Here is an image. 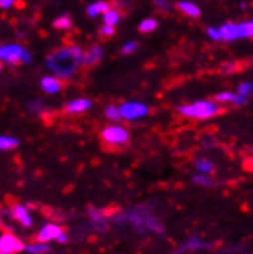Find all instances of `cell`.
<instances>
[{"label": "cell", "instance_id": "obj_1", "mask_svg": "<svg viewBox=\"0 0 253 254\" xmlns=\"http://www.w3.org/2000/svg\"><path fill=\"white\" fill-rule=\"evenodd\" d=\"M83 51L79 45H66L54 49L46 57V66L59 80H69L82 69Z\"/></svg>", "mask_w": 253, "mask_h": 254}, {"label": "cell", "instance_id": "obj_2", "mask_svg": "<svg viewBox=\"0 0 253 254\" xmlns=\"http://www.w3.org/2000/svg\"><path fill=\"white\" fill-rule=\"evenodd\" d=\"M114 221L117 224H131L137 231L144 233V231H155V233H163V227L158 222L157 217L151 213L149 207L140 205L137 208H132L129 211H124L121 214L114 216Z\"/></svg>", "mask_w": 253, "mask_h": 254}, {"label": "cell", "instance_id": "obj_3", "mask_svg": "<svg viewBox=\"0 0 253 254\" xmlns=\"http://www.w3.org/2000/svg\"><path fill=\"white\" fill-rule=\"evenodd\" d=\"M179 114H183L187 118L192 120H207V118H213L220 114H224L226 109L223 106H220L216 101L212 100H201L192 104H184L178 107Z\"/></svg>", "mask_w": 253, "mask_h": 254}, {"label": "cell", "instance_id": "obj_4", "mask_svg": "<svg viewBox=\"0 0 253 254\" xmlns=\"http://www.w3.org/2000/svg\"><path fill=\"white\" fill-rule=\"evenodd\" d=\"M101 142L106 149H111L114 152L123 150L124 147H128V144L131 141V135L128 132V129L123 126H117V124H111L106 126L101 130Z\"/></svg>", "mask_w": 253, "mask_h": 254}, {"label": "cell", "instance_id": "obj_5", "mask_svg": "<svg viewBox=\"0 0 253 254\" xmlns=\"http://www.w3.org/2000/svg\"><path fill=\"white\" fill-rule=\"evenodd\" d=\"M0 59L17 64V63L28 62L29 54L19 45H8V46H0Z\"/></svg>", "mask_w": 253, "mask_h": 254}, {"label": "cell", "instance_id": "obj_6", "mask_svg": "<svg viewBox=\"0 0 253 254\" xmlns=\"http://www.w3.org/2000/svg\"><path fill=\"white\" fill-rule=\"evenodd\" d=\"M25 250V244L12 233L0 236V254H17Z\"/></svg>", "mask_w": 253, "mask_h": 254}, {"label": "cell", "instance_id": "obj_7", "mask_svg": "<svg viewBox=\"0 0 253 254\" xmlns=\"http://www.w3.org/2000/svg\"><path fill=\"white\" fill-rule=\"evenodd\" d=\"M120 109V115L124 120H135L148 114V107L141 103H124Z\"/></svg>", "mask_w": 253, "mask_h": 254}, {"label": "cell", "instance_id": "obj_8", "mask_svg": "<svg viewBox=\"0 0 253 254\" xmlns=\"http://www.w3.org/2000/svg\"><path fill=\"white\" fill-rule=\"evenodd\" d=\"M103 59V48L98 46V45H94L91 46V49H89L86 54H83V63H82V67L89 70L95 67Z\"/></svg>", "mask_w": 253, "mask_h": 254}, {"label": "cell", "instance_id": "obj_9", "mask_svg": "<svg viewBox=\"0 0 253 254\" xmlns=\"http://www.w3.org/2000/svg\"><path fill=\"white\" fill-rule=\"evenodd\" d=\"M65 233L63 227L57 225V224H46L40 228L37 238H35V241L37 242H48V241H54L57 239L59 236Z\"/></svg>", "mask_w": 253, "mask_h": 254}, {"label": "cell", "instance_id": "obj_10", "mask_svg": "<svg viewBox=\"0 0 253 254\" xmlns=\"http://www.w3.org/2000/svg\"><path fill=\"white\" fill-rule=\"evenodd\" d=\"M87 213H89V219H91V224L97 230H100V231H106L107 230V227H109V216H107L103 210L89 207Z\"/></svg>", "mask_w": 253, "mask_h": 254}, {"label": "cell", "instance_id": "obj_11", "mask_svg": "<svg viewBox=\"0 0 253 254\" xmlns=\"http://www.w3.org/2000/svg\"><path fill=\"white\" fill-rule=\"evenodd\" d=\"M11 216L14 217V219H15L17 222L22 224V225L26 227V228H29V227L32 225L31 213H29V210H28L25 205H20V204L12 205V208H11Z\"/></svg>", "mask_w": 253, "mask_h": 254}, {"label": "cell", "instance_id": "obj_12", "mask_svg": "<svg viewBox=\"0 0 253 254\" xmlns=\"http://www.w3.org/2000/svg\"><path fill=\"white\" fill-rule=\"evenodd\" d=\"M92 106L91 100L89 98H79V100H74L68 103L65 107H63V112L65 114H69V115H74V114H82L84 111H87L89 107Z\"/></svg>", "mask_w": 253, "mask_h": 254}, {"label": "cell", "instance_id": "obj_13", "mask_svg": "<svg viewBox=\"0 0 253 254\" xmlns=\"http://www.w3.org/2000/svg\"><path fill=\"white\" fill-rule=\"evenodd\" d=\"M40 84H42V89L48 94H56V92H59V90L63 89V81L59 80L57 77H46V78L42 80Z\"/></svg>", "mask_w": 253, "mask_h": 254}, {"label": "cell", "instance_id": "obj_14", "mask_svg": "<svg viewBox=\"0 0 253 254\" xmlns=\"http://www.w3.org/2000/svg\"><path fill=\"white\" fill-rule=\"evenodd\" d=\"M220 39L221 40H235L238 39V25L237 23H224L220 29Z\"/></svg>", "mask_w": 253, "mask_h": 254}, {"label": "cell", "instance_id": "obj_15", "mask_svg": "<svg viewBox=\"0 0 253 254\" xmlns=\"http://www.w3.org/2000/svg\"><path fill=\"white\" fill-rule=\"evenodd\" d=\"M216 103H235V104H244L246 103V97H241V95H235L232 92H221V94H216L215 95V100Z\"/></svg>", "mask_w": 253, "mask_h": 254}, {"label": "cell", "instance_id": "obj_16", "mask_svg": "<svg viewBox=\"0 0 253 254\" xmlns=\"http://www.w3.org/2000/svg\"><path fill=\"white\" fill-rule=\"evenodd\" d=\"M206 247H209V245L206 242L200 241V239H190V241H187L186 244H183L181 247H179L175 251V254H181L184 251H193V250H200V248H206Z\"/></svg>", "mask_w": 253, "mask_h": 254}, {"label": "cell", "instance_id": "obj_17", "mask_svg": "<svg viewBox=\"0 0 253 254\" xmlns=\"http://www.w3.org/2000/svg\"><path fill=\"white\" fill-rule=\"evenodd\" d=\"M176 8L183 14L189 15V17H200V14H201L200 8H198L196 5H193V3H190V2H179L176 5Z\"/></svg>", "mask_w": 253, "mask_h": 254}, {"label": "cell", "instance_id": "obj_18", "mask_svg": "<svg viewBox=\"0 0 253 254\" xmlns=\"http://www.w3.org/2000/svg\"><path fill=\"white\" fill-rule=\"evenodd\" d=\"M120 19H121L120 9H117L115 6H112L109 11L104 12V19L103 20H104V25H107V26H115Z\"/></svg>", "mask_w": 253, "mask_h": 254}, {"label": "cell", "instance_id": "obj_19", "mask_svg": "<svg viewBox=\"0 0 253 254\" xmlns=\"http://www.w3.org/2000/svg\"><path fill=\"white\" fill-rule=\"evenodd\" d=\"M114 5L112 3H109V2H98V3H94V5H91L87 8V14L91 15V17H95V15H98V14H104L106 11H109L111 8H112Z\"/></svg>", "mask_w": 253, "mask_h": 254}, {"label": "cell", "instance_id": "obj_20", "mask_svg": "<svg viewBox=\"0 0 253 254\" xmlns=\"http://www.w3.org/2000/svg\"><path fill=\"white\" fill-rule=\"evenodd\" d=\"M25 250L29 254H43V253H49L51 247L46 242H32V244L25 245Z\"/></svg>", "mask_w": 253, "mask_h": 254}, {"label": "cell", "instance_id": "obj_21", "mask_svg": "<svg viewBox=\"0 0 253 254\" xmlns=\"http://www.w3.org/2000/svg\"><path fill=\"white\" fill-rule=\"evenodd\" d=\"M195 167L200 170V173H212L215 166H213V162L206 159V158H198L195 161Z\"/></svg>", "mask_w": 253, "mask_h": 254}, {"label": "cell", "instance_id": "obj_22", "mask_svg": "<svg viewBox=\"0 0 253 254\" xmlns=\"http://www.w3.org/2000/svg\"><path fill=\"white\" fill-rule=\"evenodd\" d=\"M19 146V139L12 136H0V150H12Z\"/></svg>", "mask_w": 253, "mask_h": 254}, {"label": "cell", "instance_id": "obj_23", "mask_svg": "<svg viewBox=\"0 0 253 254\" xmlns=\"http://www.w3.org/2000/svg\"><path fill=\"white\" fill-rule=\"evenodd\" d=\"M193 181L198 186H203V187H210L213 186V179L209 173H198L193 176Z\"/></svg>", "mask_w": 253, "mask_h": 254}, {"label": "cell", "instance_id": "obj_24", "mask_svg": "<svg viewBox=\"0 0 253 254\" xmlns=\"http://www.w3.org/2000/svg\"><path fill=\"white\" fill-rule=\"evenodd\" d=\"M157 26H158V22L155 19H146L138 25V31L143 34H148V32H152Z\"/></svg>", "mask_w": 253, "mask_h": 254}, {"label": "cell", "instance_id": "obj_25", "mask_svg": "<svg viewBox=\"0 0 253 254\" xmlns=\"http://www.w3.org/2000/svg\"><path fill=\"white\" fill-rule=\"evenodd\" d=\"M253 34V25L252 22H244L238 25V35L240 37H252Z\"/></svg>", "mask_w": 253, "mask_h": 254}, {"label": "cell", "instance_id": "obj_26", "mask_svg": "<svg viewBox=\"0 0 253 254\" xmlns=\"http://www.w3.org/2000/svg\"><path fill=\"white\" fill-rule=\"evenodd\" d=\"M106 117L112 120V121H120L121 120V115H120V109L115 107V106H107L106 111H104Z\"/></svg>", "mask_w": 253, "mask_h": 254}, {"label": "cell", "instance_id": "obj_27", "mask_svg": "<svg viewBox=\"0 0 253 254\" xmlns=\"http://www.w3.org/2000/svg\"><path fill=\"white\" fill-rule=\"evenodd\" d=\"M52 25L56 29H68L71 26V19L68 15H63V17H59V19L54 20Z\"/></svg>", "mask_w": 253, "mask_h": 254}, {"label": "cell", "instance_id": "obj_28", "mask_svg": "<svg viewBox=\"0 0 253 254\" xmlns=\"http://www.w3.org/2000/svg\"><path fill=\"white\" fill-rule=\"evenodd\" d=\"M114 34H115V29H114V26H107V25H103V26L100 28V37H101L103 40H107L109 37H112Z\"/></svg>", "mask_w": 253, "mask_h": 254}, {"label": "cell", "instance_id": "obj_29", "mask_svg": "<svg viewBox=\"0 0 253 254\" xmlns=\"http://www.w3.org/2000/svg\"><path fill=\"white\" fill-rule=\"evenodd\" d=\"M250 90H252V86H250L249 83H243V84L238 87V94H240L241 97H246L247 94H250Z\"/></svg>", "mask_w": 253, "mask_h": 254}, {"label": "cell", "instance_id": "obj_30", "mask_svg": "<svg viewBox=\"0 0 253 254\" xmlns=\"http://www.w3.org/2000/svg\"><path fill=\"white\" fill-rule=\"evenodd\" d=\"M137 43L135 42H131V43H128V45H124L123 48H121V52L123 54H131V52H134L135 49H137Z\"/></svg>", "mask_w": 253, "mask_h": 254}, {"label": "cell", "instance_id": "obj_31", "mask_svg": "<svg viewBox=\"0 0 253 254\" xmlns=\"http://www.w3.org/2000/svg\"><path fill=\"white\" fill-rule=\"evenodd\" d=\"M207 34L210 35V37H212L213 40H221V39H220V32L216 31V29H213V28H209V29H207Z\"/></svg>", "mask_w": 253, "mask_h": 254}, {"label": "cell", "instance_id": "obj_32", "mask_svg": "<svg viewBox=\"0 0 253 254\" xmlns=\"http://www.w3.org/2000/svg\"><path fill=\"white\" fill-rule=\"evenodd\" d=\"M14 3V0H0V6L2 8H9Z\"/></svg>", "mask_w": 253, "mask_h": 254}, {"label": "cell", "instance_id": "obj_33", "mask_svg": "<svg viewBox=\"0 0 253 254\" xmlns=\"http://www.w3.org/2000/svg\"><path fill=\"white\" fill-rule=\"evenodd\" d=\"M223 70H224V72H227V74H229V72L235 70V64H233V63H226V64L223 66Z\"/></svg>", "mask_w": 253, "mask_h": 254}, {"label": "cell", "instance_id": "obj_34", "mask_svg": "<svg viewBox=\"0 0 253 254\" xmlns=\"http://www.w3.org/2000/svg\"><path fill=\"white\" fill-rule=\"evenodd\" d=\"M57 242H60V244H65V242H68V236L65 234V233H62L59 238H57Z\"/></svg>", "mask_w": 253, "mask_h": 254}, {"label": "cell", "instance_id": "obj_35", "mask_svg": "<svg viewBox=\"0 0 253 254\" xmlns=\"http://www.w3.org/2000/svg\"><path fill=\"white\" fill-rule=\"evenodd\" d=\"M2 67H3V64H2V62H0V70H2Z\"/></svg>", "mask_w": 253, "mask_h": 254}, {"label": "cell", "instance_id": "obj_36", "mask_svg": "<svg viewBox=\"0 0 253 254\" xmlns=\"http://www.w3.org/2000/svg\"><path fill=\"white\" fill-rule=\"evenodd\" d=\"M43 254H51V253H43Z\"/></svg>", "mask_w": 253, "mask_h": 254}]
</instances>
